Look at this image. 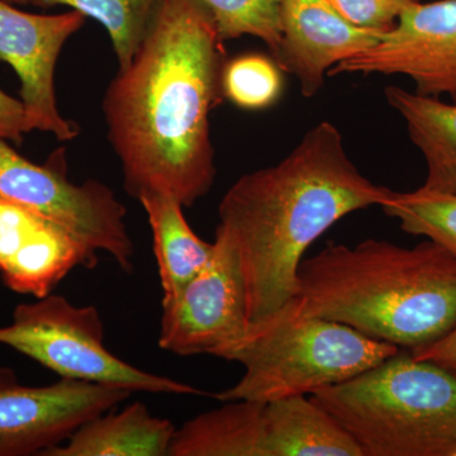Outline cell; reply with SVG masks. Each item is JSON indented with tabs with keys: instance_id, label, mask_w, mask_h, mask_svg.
<instances>
[{
	"instance_id": "8",
	"label": "cell",
	"mask_w": 456,
	"mask_h": 456,
	"mask_svg": "<svg viewBox=\"0 0 456 456\" xmlns=\"http://www.w3.org/2000/svg\"><path fill=\"white\" fill-rule=\"evenodd\" d=\"M215 251L200 274L176 296L161 301L159 346L180 356H216L242 340L250 329L239 256L216 233Z\"/></svg>"
},
{
	"instance_id": "10",
	"label": "cell",
	"mask_w": 456,
	"mask_h": 456,
	"mask_svg": "<svg viewBox=\"0 0 456 456\" xmlns=\"http://www.w3.org/2000/svg\"><path fill=\"white\" fill-rule=\"evenodd\" d=\"M404 75L416 93L456 102V0L417 3L370 49L335 65L329 75Z\"/></svg>"
},
{
	"instance_id": "6",
	"label": "cell",
	"mask_w": 456,
	"mask_h": 456,
	"mask_svg": "<svg viewBox=\"0 0 456 456\" xmlns=\"http://www.w3.org/2000/svg\"><path fill=\"white\" fill-rule=\"evenodd\" d=\"M0 344L40 362L66 379L103 384L132 393L207 395L128 364L104 345V325L94 305H75L50 296L14 308L11 325L0 327Z\"/></svg>"
},
{
	"instance_id": "4",
	"label": "cell",
	"mask_w": 456,
	"mask_h": 456,
	"mask_svg": "<svg viewBox=\"0 0 456 456\" xmlns=\"http://www.w3.org/2000/svg\"><path fill=\"white\" fill-rule=\"evenodd\" d=\"M310 397L362 456H456V377L398 355Z\"/></svg>"
},
{
	"instance_id": "22",
	"label": "cell",
	"mask_w": 456,
	"mask_h": 456,
	"mask_svg": "<svg viewBox=\"0 0 456 456\" xmlns=\"http://www.w3.org/2000/svg\"><path fill=\"white\" fill-rule=\"evenodd\" d=\"M281 69L268 57L250 53L236 57L224 66L222 86L224 97L244 110H263L281 95Z\"/></svg>"
},
{
	"instance_id": "3",
	"label": "cell",
	"mask_w": 456,
	"mask_h": 456,
	"mask_svg": "<svg viewBox=\"0 0 456 456\" xmlns=\"http://www.w3.org/2000/svg\"><path fill=\"white\" fill-rule=\"evenodd\" d=\"M297 305L395 346L431 344L456 325V255L432 241L330 245L299 266Z\"/></svg>"
},
{
	"instance_id": "13",
	"label": "cell",
	"mask_w": 456,
	"mask_h": 456,
	"mask_svg": "<svg viewBox=\"0 0 456 456\" xmlns=\"http://www.w3.org/2000/svg\"><path fill=\"white\" fill-rule=\"evenodd\" d=\"M281 40L275 64L314 97L335 65L373 47L384 33L349 22L330 0H281Z\"/></svg>"
},
{
	"instance_id": "16",
	"label": "cell",
	"mask_w": 456,
	"mask_h": 456,
	"mask_svg": "<svg viewBox=\"0 0 456 456\" xmlns=\"http://www.w3.org/2000/svg\"><path fill=\"white\" fill-rule=\"evenodd\" d=\"M384 93L424 155L428 176L422 187L456 193V102L446 103L399 86H388Z\"/></svg>"
},
{
	"instance_id": "5",
	"label": "cell",
	"mask_w": 456,
	"mask_h": 456,
	"mask_svg": "<svg viewBox=\"0 0 456 456\" xmlns=\"http://www.w3.org/2000/svg\"><path fill=\"white\" fill-rule=\"evenodd\" d=\"M395 354V345L303 314L293 298L222 351L217 358L239 362L245 373L235 386L209 395L224 403L312 395L364 373Z\"/></svg>"
},
{
	"instance_id": "17",
	"label": "cell",
	"mask_w": 456,
	"mask_h": 456,
	"mask_svg": "<svg viewBox=\"0 0 456 456\" xmlns=\"http://www.w3.org/2000/svg\"><path fill=\"white\" fill-rule=\"evenodd\" d=\"M151 227L163 298L176 296L211 260L215 244L196 235L183 206L167 193L147 191L139 198Z\"/></svg>"
},
{
	"instance_id": "12",
	"label": "cell",
	"mask_w": 456,
	"mask_h": 456,
	"mask_svg": "<svg viewBox=\"0 0 456 456\" xmlns=\"http://www.w3.org/2000/svg\"><path fill=\"white\" fill-rule=\"evenodd\" d=\"M97 264V251L62 224L0 200V278L12 292L44 298L77 266Z\"/></svg>"
},
{
	"instance_id": "19",
	"label": "cell",
	"mask_w": 456,
	"mask_h": 456,
	"mask_svg": "<svg viewBox=\"0 0 456 456\" xmlns=\"http://www.w3.org/2000/svg\"><path fill=\"white\" fill-rule=\"evenodd\" d=\"M158 0H29L40 8L66 5L86 18L98 20L107 29L118 60L125 70L139 50Z\"/></svg>"
},
{
	"instance_id": "1",
	"label": "cell",
	"mask_w": 456,
	"mask_h": 456,
	"mask_svg": "<svg viewBox=\"0 0 456 456\" xmlns=\"http://www.w3.org/2000/svg\"><path fill=\"white\" fill-rule=\"evenodd\" d=\"M200 0H158L131 64L108 86V139L125 189L191 207L216 179L209 114L224 99L227 53Z\"/></svg>"
},
{
	"instance_id": "21",
	"label": "cell",
	"mask_w": 456,
	"mask_h": 456,
	"mask_svg": "<svg viewBox=\"0 0 456 456\" xmlns=\"http://www.w3.org/2000/svg\"><path fill=\"white\" fill-rule=\"evenodd\" d=\"M215 20L222 40L259 38L277 55L281 40V0H200Z\"/></svg>"
},
{
	"instance_id": "2",
	"label": "cell",
	"mask_w": 456,
	"mask_h": 456,
	"mask_svg": "<svg viewBox=\"0 0 456 456\" xmlns=\"http://www.w3.org/2000/svg\"><path fill=\"white\" fill-rule=\"evenodd\" d=\"M391 189L374 184L351 161L331 122L312 127L281 163L245 174L218 207L216 233L239 256L250 325L299 292L307 248L350 213L382 206Z\"/></svg>"
},
{
	"instance_id": "14",
	"label": "cell",
	"mask_w": 456,
	"mask_h": 456,
	"mask_svg": "<svg viewBox=\"0 0 456 456\" xmlns=\"http://www.w3.org/2000/svg\"><path fill=\"white\" fill-rule=\"evenodd\" d=\"M224 403L176 428L167 456H272L268 402Z\"/></svg>"
},
{
	"instance_id": "26",
	"label": "cell",
	"mask_w": 456,
	"mask_h": 456,
	"mask_svg": "<svg viewBox=\"0 0 456 456\" xmlns=\"http://www.w3.org/2000/svg\"><path fill=\"white\" fill-rule=\"evenodd\" d=\"M14 4H28L29 0H11Z\"/></svg>"
},
{
	"instance_id": "15",
	"label": "cell",
	"mask_w": 456,
	"mask_h": 456,
	"mask_svg": "<svg viewBox=\"0 0 456 456\" xmlns=\"http://www.w3.org/2000/svg\"><path fill=\"white\" fill-rule=\"evenodd\" d=\"M175 431L170 419L134 402L89 419L44 456H167Z\"/></svg>"
},
{
	"instance_id": "18",
	"label": "cell",
	"mask_w": 456,
	"mask_h": 456,
	"mask_svg": "<svg viewBox=\"0 0 456 456\" xmlns=\"http://www.w3.org/2000/svg\"><path fill=\"white\" fill-rule=\"evenodd\" d=\"M272 456H362L341 425L305 395L268 402Z\"/></svg>"
},
{
	"instance_id": "25",
	"label": "cell",
	"mask_w": 456,
	"mask_h": 456,
	"mask_svg": "<svg viewBox=\"0 0 456 456\" xmlns=\"http://www.w3.org/2000/svg\"><path fill=\"white\" fill-rule=\"evenodd\" d=\"M412 356L432 362L456 377V325L431 344L413 349Z\"/></svg>"
},
{
	"instance_id": "7",
	"label": "cell",
	"mask_w": 456,
	"mask_h": 456,
	"mask_svg": "<svg viewBox=\"0 0 456 456\" xmlns=\"http://www.w3.org/2000/svg\"><path fill=\"white\" fill-rule=\"evenodd\" d=\"M0 200L46 216L93 250L110 255L123 272L134 270V245L126 224L125 206L98 180L71 183L64 149L38 165L0 139Z\"/></svg>"
},
{
	"instance_id": "23",
	"label": "cell",
	"mask_w": 456,
	"mask_h": 456,
	"mask_svg": "<svg viewBox=\"0 0 456 456\" xmlns=\"http://www.w3.org/2000/svg\"><path fill=\"white\" fill-rule=\"evenodd\" d=\"M353 25L387 33L397 25L399 17L421 0H330Z\"/></svg>"
},
{
	"instance_id": "11",
	"label": "cell",
	"mask_w": 456,
	"mask_h": 456,
	"mask_svg": "<svg viewBox=\"0 0 456 456\" xmlns=\"http://www.w3.org/2000/svg\"><path fill=\"white\" fill-rule=\"evenodd\" d=\"M86 20L73 9L51 16L32 14L0 0V60L20 77L28 132H49L59 141H71L79 134V126L57 110L53 77L65 42Z\"/></svg>"
},
{
	"instance_id": "9",
	"label": "cell",
	"mask_w": 456,
	"mask_h": 456,
	"mask_svg": "<svg viewBox=\"0 0 456 456\" xmlns=\"http://www.w3.org/2000/svg\"><path fill=\"white\" fill-rule=\"evenodd\" d=\"M131 395L127 389L66 378L27 387L13 369L0 368V456H44Z\"/></svg>"
},
{
	"instance_id": "27",
	"label": "cell",
	"mask_w": 456,
	"mask_h": 456,
	"mask_svg": "<svg viewBox=\"0 0 456 456\" xmlns=\"http://www.w3.org/2000/svg\"><path fill=\"white\" fill-rule=\"evenodd\" d=\"M8 2H11V0H8ZM12 3V2H11Z\"/></svg>"
},
{
	"instance_id": "20",
	"label": "cell",
	"mask_w": 456,
	"mask_h": 456,
	"mask_svg": "<svg viewBox=\"0 0 456 456\" xmlns=\"http://www.w3.org/2000/svg\"><path fill=\"white\" fill-rule=\"evenodd\" d=\"M411 235L425 236L456 255V193L419 188L410 193L393 191L380 206Z\"/></svg>"
},
{
	"instance_id": "24",
	"label": "cell",
	"mask_w": 456,
	"mask_h": 456,
	"mask_svg": "<svg viewBox=\"0 0 456 456\" xmlns=\"http://www.w3.org/2000/svg\"><path fill=\"white\" fill-rule=\"evenodd\" d=\"M28 132L25 106L0 89V139L22 143L23 134Z\"/></svg>"
}]
</instances>
